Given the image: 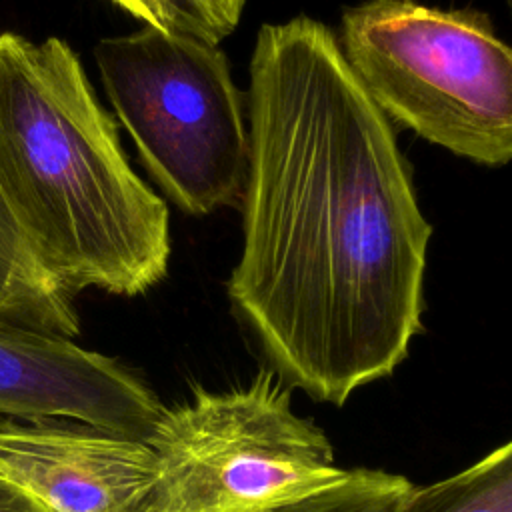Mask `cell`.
<instances>
[{"mask_svg":"<svg viewBox=\"0 0 512 512\" xmlns=\"http://www.w3.org/2000/svg\"><path fill=\"white\" fill-rule=\"evenodd\" d=\"M396 512H512V440L448 478L414 486Z\"/></svg>","mask_w":512,"mask_h":512,"instance_id":"cell-9","label":"cell"},{"mask_svg":"<svg viewBox=\"0 0 512 512\" xmlns=\"http://www.w3.org/2000/svg\"><path fill=\"white\" fill-rule=\"evenodd\" d=\"M0 324L74 338L76 298L44 268L0 190Z\"/></svg>","mask_w":512,"mask_h":512,"instance_id":"cell-8","label":"cell"},{"mask_svg":"<svg viewBox=\"0 0 512 512\" xmlns=\"http://www.w3.org/2000/svg\"><path fill=\"white\" fill-rule=\"evenodd\" d=\"M94 58L116 118L162 192L190 216L238 206L250 140L218 44L144 24L102 38Z\"/></svg>","mask_w":512,"mask_h":512,"instance_id":"cell-4","label":"cell"},{"mask_svg":"<svg viewBox=\"0 0 512 512\" xmlns=\"http://www.w3.org/2000/svg\"><path fill=\"white\" fill-rule=\"evenodd\" d=\"M0 472L48 512H158L146 440L78 420L2 418Z\"/></svg>","mask_w":512,"mask_h":512,"instance_id":"cell-6","label":"cell"},{"mask_svg":"<svg viewBox=\"0 0 512 512\" xmlns=\"http://www.w3.org/2000/svg\"><path fill=\"white\" fill-rule=\"evenodd\" d=\"M158 464V512H266L324 492L348 468L292 408V388L260 368L246 384L194 388L146 434Z\"/></svg>","mask_w":512,"mask_h":512,"instance_id":"cell-5","label":"cell"},{"mask_svg":"<svg viewBox=\"0 0 512 512\" xmlns=\"http://www.w3.org/2000/svg\"><path fill=\"white\" fill-rule=\"evenodd\" d=\"M110 2H114L120 10L128 12L142 24L156 26L166 32H186L174 0H110Z\"/></svg>","mask_w":512,"mask_h":512,"instance_id":"cell-12","label":"cell"},{"mask_svg":"<svg viewBox=\"0 0 512 512\" xmlns=\"http://www.w3.org/2000/svg\"><path fill=\"white\" fill-rule=\"evenodd\" d=\"M244 2L246 0H174L186 32L214 44L236 28Z\"/></svg>","mask_w":512,"mask_h":512,"instance_id":"cell-11","label":"cell"},{"mask_svg":"<svg viewBox=\"0 0 512 512\" xmlns=\"http://www.w3.org/2000/svg\"><path fill=\"white\" fill-rule=\"evenodd\" d=\"M0 190L72 296H140L170 260L166 202L132 170L72 46L0 34Z\"/></svg>","mask_w":512,"mask_h":512,"instance_id":"cell-2","label":"cell"},{"mask_svg":"<svg viewBox=\"0 0 512 512\" xmlns=\"http://www.w3.org/2000/svg\"><path fill=\"white\" fill-rule=\"evenodd\" d=\"M244 246L228 280L270 368L344 406L424 330L432 226L386 114L322 22L258 30Z\"/></svg>","mask_w":512,"mask_h":512,"instance_id":"cell-1","label":"cell"},{"mask_svg":"<svg viewBox=\"0 0 512 512\" xmlns=\"http://www.w3.org/2000/svg\"><path fill=\"white\" fill-rule=\"evenodd\" d=\"M340 48L400 126L478 164L512 162V46L486 14L366 0L342 14Z\"/></svg>","mask_w":512,"mask_h":512,"instance_id":"cell-3","label":"cell"},{"mask_svg":"<svg viewBox=\"0 0 512 512\" xmlns=\"http://www.w3.org/2000/svg\"><path fill=\"white\" fill-rule=\"evenodd\" d=\"M0 512H48L34 496L0 472Z\"/></svg>","mask_w":512,"mask_h":512,"instance_id":"cell-13","label":"cell"},{"mask_svg":"<svg viewBox=\"0 0 512 512\" xmlns=\"http://www.w3.org/2000/svg\"><path fill=\"white\" fill-rule=\"evenodd\" d=\"M414 482L402 474L376 468H348L332 488L266 512H396Z\"/></svg>","mask_w":512,"mask_h":512,"instance_id":"cell-10","label":"cell"},{"mask_svg":"<svg viewBox=\"0 0 512 512\" xmlns=\"http://www.w3.org/2000/svg\"><path fill=\"white\" fill-rule=\"evenodd\" d=\"M508 2H510V6H512V0H508Z\"/></svg>","mask_w":512,"mask_h":512,"instance_id":"cell-14","label":"cell"},{"mask_svg":"<svg viewBox=\"0 0 512 512\" xmlns=\"http://www.w3.org/2000/svg\"><path fill=\"white\" fill-rule=\"evenodd\" d=\"M162 408L116 358L72 338L0 324L2 418H68L146 438Z\"/></svg>","mask_w":512,"mask_h":512,"instance_id":"cell-7","label":"cell"}]
</instances>
